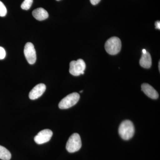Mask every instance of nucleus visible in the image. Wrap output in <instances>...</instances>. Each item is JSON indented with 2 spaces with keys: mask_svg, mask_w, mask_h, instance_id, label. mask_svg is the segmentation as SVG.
Here are the masks:
<instances>
[{
  "mask_svg": "<svg viewBox=\"0 0 160 160\" xmlns=\"http://www.w3.org/2000/svg\"><path fill=\"white\" fill-rule=\"evenodd\" d=\"M90 2L93 5H96L99 3L101 0H90Z\"/></svg>",
  "mask_w": 160,
  "mask_h": 160,
  "instance_id": "dca6fc26",
  "label": "nucleus"
},
{
  "mask_svg": "<svg viewBox=\"0 0 160 160\" xmlns=\"http://www.w3.org/2000/svg\"><path fill=\"white\" fill-rule=\"evenodd\" d=\"M140 66L143 68L149 69L152 66V58L150 53L148 52L142 53V58L140 60Z\"/></svg>",
  "mask_w": 160,
  "mask_h": 160,
  "instance_id": "9b49d317",
  "label": "nucleus"
},
{
  "mask_svg": "<svg viewBox=\"0 0 160 160\" xmlns=\"http://www.w3.org/2000/svg\"><path fill=\"white\" fill-rule=\"evenodd\" d=\"M24 54L27 62L32 65L35 63L37 59L36 52L34 46L31 42L26 43L24 48Z\"/></svg>",
  "mask_w": 160,
  "mask_h": 160,
  "instance_id": "423d86ee",
  "label": "nucleus"
},
{
  "mask_svg": "<svg viewBox=\"0 0 160 160\" xmlns=\"http://www.w3.org/2000/svg\"><path fill=\"white\" fill-rule=\"evenodd\" d=\"M82 141L79 135L75 133L69 137L66 143V149L70 153L78 151L82 147Z\"/></svg>",
  "mask_w": 160,
  "mask_h": 160,
  "instance_id": "7ed1b4c3",
  "label": "nucleus"
},
{
  "mask_svg": "<svg viewBox=\"0 0 160 160\" xmlns=\"http://www.w3.org/2000/svg\"><path fill=\"white\" fill-rule=\"evenodd\" d=\"M159 66H158V67H159V71L160 70V62H159Z\"/></svg>",
  "mask_w": 160,
  "mask_h": 160,
  "instance_id": "6ab92c4d",
  "label": "nucleus"
},
{
  "mask_svg": "<svg viewBox=\"0 0 160 160\" xmlns=\"http://www.w3.org/2000/svg\"><path fill=\"white\" fill-rule=\"evenodd\" d=\"M80 99V95L77 92H72L64 98L59 103V108L67 109L74 106Z\"/></svg>",
  "mask_w": 160,
  "mask_h": 160,
  "instance_id": "20e7f679",
  "label": "nucleus"
},
{
  "mask_svg": "<svg viewBox=\"0 0 160 160\" xmlns=\"http://www.w3.org/2000/svg\"><path fill=\"white\" fill-rule=\"evenodd\" d=\"M86 68V63L82 59H79L77 61H72L69 64V72L74 76H78L84 74Z\"/></svg>",
  "mask_w": 160,
  "mask_h": 160,
  "instance_id": "39448f33",
  "label": "nucleus"
},
{
  "mask_svg": "<svg viewBox=\"0 0 160 160\" xmlns=\"http://www.w3.org/2000/svg\"><path fill=\"white\" fill-rule=\"evenodd\" d=\"M156 28L157 29H160V21H157L155 23Z\"/></svg>",
  "mask_w": 160,
  "mask_h": 160,
  "instance_id": "f3484780",
  "label": "nucleus"
},
{
  "mask_svg": "<svg viewBox=\"0 0 160 160\" xmlns=\"http://www.w3.org/2000/svg\"><path fill=\"white\" fill-rule=\"evenodd\" d=\"M32 14L36 19L40 21L46 20L49 17V14L47 11L42 8L34 9L32 11Z\"/></svg>",
  "mask_w": 160,
  "mask_h": 160,
  "instance_id": "9d476101",
  "label": "nucleus"
},
{
  "mask_svg": "<svg viewBox=\"0 0 160 160\" xmlns=\"http://www.w3.org/2000/svg\"><path fill=\"white\" fill-rule=\"evenodd\" d=\"M7 14V9L4 4L0 1V17H5Z\"/></svg>",
  "mask_w": 160,
  "mask_h": 160,
  "instance_id": "4468645a",
  "label": "nucleus"
},
{
  "mask_svg": "<svg viewBox=\"0 0 160 160\" xmlns=\"http://www.w3.org/2000/svg\"><path fill=\"white\" fill-rule=\"evenodd\" d=\"M142 90L148 97L152 99H157L159 97L158 92L147 83H144L142 85Z\"/></svg>",
  "mask_w": 160,
  "mask_h": 160,
  "instance_id": "1a4fd4ad",
  "label": "nucleus"
},
{
  "mask_svg": "<svg viewBox=\"0 0 160 160\" xmlns=\"http://www.w3.org/2000/svg\"><path fill=\"white\" fill-rule=\"evenodd\" d=\"M146 50L145 49H143L142 50V53H145L146 52Z\"/></svg>",
  "mask_w": 160,
  "mask_h": 160,
  "instance_id": "a211bd4d",
  "label": "nucleus"
},
{
  "mask_svg": "<svg viewBox=\"0 0 160 160\" xmlns=\"http://www.w3.org/2000/svg\"><path fill=\"white\" fill-rule=\"evenodd\" d=\"M6 52L3 47L0 46V60H3L6 57Z\"/></svg>",
  "mask_w": 160,
  "mask_h": 160,
  "instance_id": "2eb2a0df",
  "label": "nucleus"
},
{
  "mask_svg": "<svg viewBox=\"0 0 160 160\" xmlns=\"http://www.w3.org/2000/svg\"><path fill=\"white\" fill-rule=\"evenodd\" d=\"M52 132L49 129H44L39 132L35 137L34 141L38 144H43L47 142L51 139Z\"/></svg>",
  "mask_w": 160,
  "mask_h": 160,
  "instance_id": "0eeeda50",
  "label": "nucleus"
},
{
  "mask_svg": "<svg viewBox=\"0 0 160 160\" xmlns=\"http://www.w3.org/2000/svg\"><path fill=\"white\" fill-rule=\"evenodd\" d=\"M105 48L107 53L114 55L119 52L122 48V42L118 38L113 37L109 39L106 42Z\"/></svg>",
  "mask_w": 160,
  "mask_h": 160,
  "instance_id": "f03ea898",
  "label": "nucleus"
},
{
  "mask_svg": "<svg viewBox=\"0 0 160 160\" xmlns=\"http://www.w3.org/2000/svg\"><path fill=\"white\" fill-rule=\"evenodd\" d=\"M46 86L45 84L41 83L36 85L29 92V98L31 100L38 98L46 91Z\"/></svg>",
  "mask_w": 160,
  "mask_h": 160,
  "instance_id": "6e6552de",
  "label": "nucleus"
},
{
  "mask_svg": "<svg viewBox=\"0 0 160 160\" xmlns=\"http://www.w3.org/2000/svg\"><path fill=\"white\" fill-rule=\"evenodd\" d=\"M83 92V90H82V91H80V92Z\"/></svg>",
  "mask_w": 160,
  "mask_h": 160,
  "instance_id": "aec40b11",
  "label": "nucleus"
},
{
  "mask_svg": "<svg viewBox=\"0 0 160 160\" xmlns=\"http://www.w3.org/2000/svg\"><path fill=\"white\" fill-rule=\"evenodd\" d=\"M11 158L10 152L5 147L0 146V159L2 160H10Z\"/></svg>",
  "mask_w": 160,
  "mask_h": 160,
  "instance_id": "f8f14e48",
  "label": "nucleus"
},
{
  "mask_svg": "<svg viewBox=\"0 0 160 160\" xmlns=\"http://www.w3.org/2000/svg\"><path fill=\"white\" fill-rule=\"evenodd\" d=\"M134 125L129 120L123 121L119 127V134L125 140H129L132 138L134 135Z\"/></svg>",
  "mask_w": 160,
  "mask_h": 160,
  "instance_id": "f257e3e1",
  "label": "nucleus"
},
{
  "mask_svg": "<svg viewBox=\"0 0 160 160\" xmlns=\"http://www.w3.org/2000/svg\"><path fill=\"white\" fill-rule=\"evenodd\" d=\"M56 1H60V0H56Z\"/></svg>",
  "mask_w": 160,
  "mask_h": 160,
  "instance_id": "412c9836",
  "label": "nucleus"
},
{
  "mask_svg": "<svg viewBox=\"0 0 160 160\" xmlns=\"http://www.w3.org/2000/svg\"><path fill=\"white\" fill-rule=\"evenodd\" d=\"M33 2V0H25L21 5V8L24 10H28Z\"/></svg>",
  "mask_w": 160,
  "mask_h": 160,
  "instance_id": "ddd939ff",
  "label": "nucleus"
}]
</instances>
